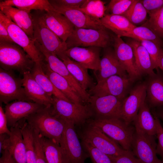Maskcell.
Returning a JSON list of instances; mask_svg holds the SVG:
<instances>
[{"label": "cell", "instance_id": "6da1fadb", "mask_svg": "<svg viewBox=\"0 0 163 163\" xmlns=\"http://www.w3.org/2000/svg\"><path fill=\"white\" fill-rule=\"evenodd\" d=\"M51 107H44L25 119L27 123L42 136L59 145L66 122L53 113Z\"/></svg>", "mask_w": 163, "mask_h": 163}, {"label": "cell", "instance_id": "7a4b0ae2", "mask_svg": "<svg viewBox=\"0 0 163 163\" xmlns=\"http://www.w3.org/2000/svg\"><path fill=\"white\" fill-rule=\"evenodd\" d=\"M106 28L100 30L75 28L66 42L67 49L96 46L103 49L113 44L114 36Z\"/></svg>", "mask_w": 163, "mask_h": 163}, {"label": "cell", "instance_id": "3957f363", "mask_svg": "<svg viewBox=\"0 0 163 163\" xmlns=\"http://www.w3.org/2000/svg\"><path fill=\"white\" fill-rule=\"evenodd\" d=\"M89 124L98 128L124 150H131L135 129L130 125L126 124L121 119L117 118L96 119L90 121Z\"/></svg>", "mask_w": 163, "mask_h": 163}, {"label": "cell", "instance_id": "277c9868", "mask_svg": "<svg viewBox=\"0 0 163 163\" xmlns=\"http://www.w3.org/2000/svg\"><path fill=\"white\" fill-rule=\"evenodd\" d=\"M35 62L24 50L15 43H0V68L23 74L31 72Z\"/></svg>", "mask_w": 163, "mask_h": 163}, {"label": "cell", "instance_id": "5b68a950", "mask_svg": "<svg viewBox=\"0 0 163 163\" xmlns=\"http://www.w3.org/2000/svg\"><path fill=\"white\" fill-rule=\"evenodd\" d=\"M52 97L53 113L65 122L82 125L94 113L90 105L73 103L53 96Z\"/></svg>", "mask_w": 163, "mask_h": 163}, {"label": "cell", "instance_id": "8992f818", "mask_svg": "<svg viewBox=\"0 0 163 163\" xmlns=\"http://www.w3.org/2000/svg\"><path fill=\"white\" fill-rule=\"evenodd\" d=\"M75 125L66 122L59 142L63 163H85L89 155L80 142Z\"/></svg>", "mask_w": 163, "mask_h": 163}, {"label": "cell", "instance_id": "52a82bcc", "mask_svg": "<svg viewBox=\"0 0 163 163\" xmlns=\"http://www.w3.org/2000/svg\"><path fill=\"white\" fill-rule=\"evenodd\" d=\"M32 14L35 41L57 56L67 49L66 42L61 40L44 23L41 11Z\"/></svg>", "mask_w": 163, "mask_h": 163}, {"label": "cell", "instance_id": "ba28073f", "mask_svg": "<svg viewBox=\"0 0 163 163\" xmlns=\"http://www.w3.org/2000/svg\"><path fill=\"white\" fill-rule=\"evenodd\" d=\"M14 100L31 101L26 95L22 79L16 76L13 71L0 68V103L6 104Z\"/></svg>", "mask_w": 163, "mask_h": 163}, {"label": "cell", "instance_id": "9c48e42d", "mask_svg": "<svg viewBox=\"0 0 163 163\" xmlns=\"http://www.w3.org/2000/svg\"><path fill=\"white\" fill-rule=\"evenodd\" d=\"M85 142L110 157H117L123 154L124 150L118 143L97 127L89 124L81 134Z\"/></svg>", "mask_w": 163, "mask_h": 163}, {"label": "cell", "instance_id": "30bf717a", "mask_svg": "<svg viewBox=\"0 0 163 163\" xmlns=\"http://www.w3.org/2000/svg\"><path fill=\"white\" fill-rule=\"evenodd\" d=\"M0 21L4 24L13 41L21 47L35 63H40L44 57L36 47L34 40L30 38L1 11Z\"/></svg>", "mask_w": 163, "mask_h": 163}, {"label": "cell", "instance_id": "8fae6325", "mask_svg": "<svg viewBox=\"0 0 163 163\" xmlns=\"http://www.w3.org/2000/svg\"><path fill=\"white\" fill-rule=\"evenodd\" d=\"M35 45L42 53L44 60L50 69L64 78L74 91L81 98L84 102H88L90 95L84 90L68 70L63 61L55 54L48 51L42 46L35 42Z\"/></svg>", "mask_w": 163, "mask_h": 163}, {"label": "cell", "instance_id": "7c38bea8", "mask_svg": "<svg viewBox=\"0 0 163 163\" xmlns=\"http://www.w3.org/2000/svg\"><path fill=\"white\" fill-rule=\"evenodd\" d=\"M132 82L129 77L114 75L97 82L95 85L90 88L89 92L92 95L98 97L112 95L123 100Z\"/></svg>", "mask_w": 163, "mask_h": 163}, {"label": "cell", "instance_id": "4fadbf2b", "mask_svg": "<svg viewBox=\"0 0 163 163\" xmlns=\"http://www.w3.org/2000/svg\"><path fill=\"white\" fill-rule=\"evenodd\" d=\"M157 144L155 137L135 131L131 150L141 163H161L157 156Z\"/></svg>", "mask_w": 163, "mask_h": 163}, {"label": "cell", "instance_id": "5bb4252c", "mask_svg": "<svg viewBox=\"0 0 163 163\" xmlns=\"http://www.w3.org/2000/svg\"><path fill=\"white\" fill-rule=\"evenodd\" d=\"M146 96L145 83L134 87L129 95L123 100L121 110L120 119L127 125L133 122L139 110L145 101Z\"/></svg>", "mask_w": 163, "mask_h": 163}, {"label": "cell", "instance_id": "9a60e30c", "mask_svg": "<svg viewBox=\"0 0 163 163\" xmlns=\"http://www.w3.org/2000/svg\"><path fill=\"white\" fill-rule=\"evenodd\" d=\"M123 100L112 95L98 97L90 96L88 101L96 119H120Z\"/></svg>", "mask_w": 163, "mask_h": 163}, {"label": "cell", "instance_id": "2e32d148", "mask_svg": "<svg viewBox=\"0 0 163 163\" xmlns=\"http://www.w3.org/2000/svg\"><path fill=\"white\" fill-rule=\"evenodd\" d=\"M113 45L116 57L131 82L139 78L142 75L136 68L133 51L131 46L116 35L114 36Z\"/></svg>", "mask_w": 163, "mask_h": 163}, {"label": "cell", "instance_id": "e0dca14e", "mask_svg": "<svg viewBox=\"0 0 163 163\" xmlns=\"http://www.w3.org/2000/svg\"><path fill=\"white\" fill-rule=\"evenodd\" d=\"M101 48L93 46L76 47L67 49L65 53L85 68L96 72L100 68Z\"/></svg>", "mask_w": 163, "mask_h": 163}, {"label": "cell", "instance_id": "ac0fdd59", "mask_svg": "<svg viewBox=\"0 0 163 163\" xmlns=\"http://www.w3.org/2000/svg\"><path fill=\"white\" fill-rule=\"evenodd\" d=\"M45 107L31 101H16L6 104L5 112L8 127L14 126L21 120L33 114Z\"/></svg>", "mask_w": 163, "mask_h": 163}, {"label": "cell", "instance_id": "d6986e66", "mask_svg": "<svg viewBox=\"0 0 163 163\" xmlns=\"http://www.w3.org/2000/svg\"><path fill=\"white\" fill-rule=\"evenodd\" d=\"M43 12L41 11V16L46 25L66 42L74 30V26L65 16L56 11Z\"/></svg>", "mask_w": 163, "mask_h": 163}, {"label": "cell", "instance_id": "ffe728a7", "mask_svg": "<svg viewBox=\"0 0 163 163\" xmlns=\"http://www.w3.org/2000/svg\"><path fill=\"white\" fill-rule=\"evenodd\" d=\"M9 129L11 134L3 144L2 152L7 150L16 163H27L26 147L19 122Z\"/></svg>", "mask_w": 163, "mask_h": 163}, {"label": "cell", "instance_id": "44dd1931", "mask_svg": "<svg viewBox=\"0 0 163 163\" xmlns=\"http://www.w3.org/2000/svg\"><path fill=\"white\" fill-rule=\"evenodd\" d=\"M98 71L96 75L97 82L115 75L129 77L117 59L114 50L110 46L104 49L100 69Z\"/></svg>", "mask_w": 163, "mask_h": 163}, {"label": "cell", "instance_id": "7402d4cb", "mask_svg": "<svg viewBox=\"0 0 163 163\" xmlns=\"http://www.w3.org/2000/svg\"><path fill=\"white\" fill-rule=\"evenodd\" d=\"M52 5L56 11L65 16L75 28L98 30L105 28L100 20L91 18L75 8Z\"/></svg>", "mask_w": 163, "mask_h": 163}, {"label": "cell", "instance_id": "603a6c76", "mask_svg": "<svg viewBox=\"0 0 163 163\" xmlns=\"http://www.w3.org/2000/svg\"><path fill=\"white\" fill-rule=\"evenodd\" d=\"M23 75V85L29 100L47 107H51L52 96L48 94L36 82L30 72H25Z\"/></svg>", "mask_w": 163, "mask_h": 163}, {"label": "cell", "instance_id": "cb8c5ba5", "mask_svg": "<svg viewBox=\"0 0 163 163\" xmlns=\"http://www.w3.org/2000/svg\"><path fill=\"white\" fill-rule=\"evenodd\" d=\"M42 69L55 86L73 103L83 104L84 102L80 96L73 90L67 81L63 77L52 71L44 60L40 62Z\"/></svg>", "mask_w": 163, "mask_h": 163}, {"label": "cell", "instance_id": "d4e9b609", "mask_svg": "<svg viewBox=\"0 0 163 163\" xmlns=\"http://www.w3.org/2000/svg\"><path fill=\"white\" fill-rule=\"evenodd\" d=\"M0 11L24 30L30 38L34 39L33 20L30 11L11 6L0 7Z\"/></svg>", "mask_w": 163, "mask_h": 163}, {"label": "cell", "instance_id": "484cf974", "mask_svg": "<svg viewBox=\"0 0 163 163\" xmlns=\"http://www.w3.org/2000/svg\"><path fill=\"white\" fill-rule=\"evenodd\" d=\"M146 86L145 101L149 107L163 106V76L159 73L149 76Z\"/></svg>", "mask_w": 163, "mask_h": 163}, {"label": "cell", "instance_id": "4316f807", "mask_svg": "<svg viewBox=\"0 0 163 163\" xmlns=\"http://www.w3.org/2000/svg\"><path fill=\"white\" fill-rule=\"evenodd\" d=\"M133 122L136 131L156 137L157 126L155 119L152 115L146 101L140 107Z\"/></svg>", "mask_w": 163, "mask_h": 163}, {"label": "cell", "instance_id": "83f0119b", "mask_svg": "<svg viewBox=\"0 0 163 163\" xmlns=\"http://www.w3.org/2000/svg\"><path fill=\"white\" fill-rule=\"evenodd\" d=\"M127 43L133 49L136 65L141 75L146 74L150 76L154 74L155 68L150 55L145 47L139 41L132 39Z\"/></svg>", "mask_w": 163, "mask_h": 163}, {"label": "cell", "instance_id": "f1b7e54d", "mask_svg": "<svg viewBox=\"0 0 163 163\" xmlns=\"http://www.w3.org/2000/svg\"><path fill=\"white\" fill-rule=\"evenodd\" d=\"M102 25L118 37H126L136 26L123 15L106 14L100 19Z\"/></svg>", "mask_w": 163, "mask_h": 163}, {"label": "cell", "instance_id": "f546056e", "mask_svg": "<svg viewBox=\"0 0 163 163\" xmlns=\"http://www.w3.org/2000/svg\"><path fill=\"white\" fill-rule=\"evenodd\" d=\"M66 65L69 71L85 90L94 86L93 82L89 75L88 69L78 62L71 60L65 53L57 56Z\"/></svg>", "mask_w": 163, "mask_h": 163}, {"label": "cell", "instance_id": "4dcf8cb0", "mask_svg": "<svg viewBox=\"0 0 163 163\" xmlns=\"http://www.w3.org/2000/svg\"><path fill=\"white\" fill-rule=\"evenodd\" d=\"M30 73L34 79L49 95L71 102L53 85L43 71L40 63H35Z\"/></svg>", "mask_w": 163, "mask_h": 163}, {"label": "cell", "instance_id": "1f68e13d", "mask_svg": "<svg viewBox=\"0 0 163 163\" xmlns=\"http://www.w3.org/2000/svg\"><path fill=\"white\" fill-rule=\"evenodd\" d=\"M15 7L16 8L30 11L34 10L41 11H55L47 0H5L0 2V7Z\"/></svg>", "mask_w": 163, "mask_h": 163}, {"label": "cell", "instance_id": "d6a6232c", "mask_svg": "<svg viewBox=\"0 0 163 163\" xmlns=\"http://www.w3.org/2000/svg\"><path fill=\"white\" fill-rule=\"evenodd\" d=\"M40 135L43 149L47 163H63L59 145Z\"/></svg>", "mask_w": 163, "mask_h": 163}, {"label": "cell", "instance_id": "836d02e7", "mask_svg": "<svg viewBox=\"0 0 163 163\" xmlns=\"http://www.w3.org/2000/svg\"><path fill=\"white\" fill-rule=\"evenodd\" d=\"M126 37L139 41L142 40L152 41L161 47L163 46L162 39L150 28L143 24L140 26H136L128 33Z\"/></svg>", "mask_w": 163, "mask_h": 163}, {"label": "cell", "instance_id": "e575fe53", "mask_svg": "<svg viewBox=\"0 0 163 163\" xmlns=\"http://www.w3.org/2000/svg\"><path fill=\"white\" fill-rule=\"evenodd\" d=\"M105 4L100 0H86L80 7L75 9L91 18L100 20L105 14L107 6Z\"/></svg>", "mask_w": 163, "mask_h": 163}, {"label": "cell", "instance_id": "d590c367", "mask_svg": "<svg viewBox=\"0 0 163 163\" xmlns=\"http://www.w3.org/2000/svg\"><path fill=\"white\" fill-rule=\"evenodd\" d=\"M148 12L139 0H135L127 11L123 15L136 26L147 19Z\"/></svg>", "mask_w": 163, "mask_h": 163}, {"label": "cell", "instance_id": "8d00e7d4", "mask_svg": "<svg viewBox=\"0 0 163 163\" xmlns=\"http://www.w3.org/2000/svg\"><path fill=\"white\" fill-rule=\"evenodd\" d=\"M149 19L143 24L163 39V6L148 12Z\"/></svg>", "mask_w": 163, "mask_h": 163}, {"label": "cell", "instance_id": "74e56055", "mask_svg": "<svg viewBox=\"0 0 163 163\" xmlns=\"http://www.w3.org/2000/svg\"><path fill=\"white\" fill-rule=\"evenodd\" d=\"M135 1V0H111L106 6L105 14L123 15Z\"/></svg>", "mask_w": 163, "mask_h": 163}, {"label": "cell", "instance_id": "f35d334b", "mask_svg": "<svg viewBox=\"0 0 163 163\" xmlns=\"http://www.w3.org/2000/svg\"><path fill=\"white\" fill-rule=\"evenodd\" d=\"M82 144L92 163H113L107 155L85 142L82 141Z\"/></svg>", "mask_w": 163, "mask_h": 163}, {"label": "cell", "instance_id": "ab89813d", "mask_svg": "<svg viewBox=\"0 0 163 163\" xmlns=\"http://www.w3.org/2000/svg\"><path fill=\"white\" fill-rule=\"evenodd\" d=\"M145 47L151 57L154 67L158 68L159 59L163 51L161 47L152 41L142 40L139 41Z\"/></svg>", "mask_w": 163, "mask_h": 163}, {"label": "cell", "instance_id": "60d3db41", "mask_svg": "<svg viewBox=\"0 0 163 163\" xmlns=\"http://www.w3.org/2000/svg\"><path fill=\"white\" fill-rule=\"evenodd\" d=\"M33 135L37 163H47L42 144L40 134L37 130L33 129Z\"/></svg>", "mask_w": 163, "mask_h": 163}, {"label": "cell", "instance_id": "b9f144b4", "mask_svg": "<svg viewBox=\"0 0 163 163\" xmlns=\"http://www.w3.org/2000/svg\"><path fill=\"white\" fill-rule=\"evenodd\" d=\"M109 157L113 163H141L131 150H126L119 156Z\"/></svg>", "mask_w": 163, "mask_h": 163}, {"label": "cell", "instance_id": "7bdbcfd3", "mask_svg": "<svg viewBox=\"0 0 163 163\" xmlns=\"http://www.w3.org/2000/svg\"><path fill=\"white\" fill-rule=\"evenodd\" d=\"M155 117L157 126L156 137L158 142L157 144L156 152L163 160V127L161 125L159 119L155 115Z\"/></svg>", "mask_w": 163, "mask_h": 163}, {"label": "cell", "instance_id": "ee69618b", "mask_svg": "<svg viewBox=\"0 0 163 163\" xmlns=\"http://www.w3.org/2000/svg\"><path fill=\"white\" fill-rule=\"evenodd\" d=\"M86 0H49L52 5L63 7L78 8L85 2Z\"/></svg>", "mask_w": 163, "mask_h": 163}, {"label": "cell", "instance_id": "f6af8a7d", "mask_svg": "<svg viewBox=\"0 0 163 163\" xmlns=\"http://www.w3.org/2000/svg\"><path fill=\"white\" fill-rule=\"evenodd\" d=\"M140 2L148 12L163 6V0H142Z\"/></svg>", "mask_w": 163, "mask_h": 163}, {"label": "cell", "instance_id": "bcb514c9", "mask_svg": "<svg viewBox=\"0 0 163 163\" xmlns=\"http://www.w3.org/2000/svg\"><path fill=\"white\" fill-rule=\"evenodd\" d=\"M6 133L9 135L11 134L8 128L7 120L5 111L2 106H0V134Z\"/></svg>", "mask_w": 163, "mask_h": 163}, {"label": "cell", "instance_id": "7dc6e473", "mask_svg": "<svg viewBox=\"0 0 163 163\" xmlns=\"http://www.w3.org/2000/svg\"><path fill=\"white\" fill-rule=\"evenodd\" d=\"M0 43H15L11 38L3 23L0 21Z\"/></svg>", "mask_w": 163, "mask_h": 163}, {"label": "cell", "instance_id": "c3c4849f", "mask_svg": "<svg viewBox=\"0 0 163 163\" xmlns=\"http://www.w3.org/2000/svg\"><path fill=\"white\" fill-rule=\"evenodd\" d=\"M1 153L0 163H16L7 150H3Z\"/></svg>", "mask_w": 163, "mask_h": 163}, {"label": "cell", "instance_id": "681fc988", "mask_svg": "<svg viewBox=\"0 0 163 163\" xmlns=\"http://www.w3.org/2000/svg\"><path fill=\"white\" fill-rule=\"evenodd\" d=\"M157 108L155 115L163 122V106Z\"/></svg>", "mask_w": 163, "mask_h": 163}, {"label": "cell", "instance_id": "f907efd6", "mask_svg": "<svg viewBox=\"0 0 163 163\" xmlns=\"http://www.w3.org/2000/svg\"><path fill=\"white\" fill-rule=\"evenodd\" d=\"M9 135L6 133L0 134V152L1 153L2 152V148L3 144L5 139L8 138Z\"/></svg>", "mask_w": 163, "mask_h": 163}, {"label": "cell", "instance_id": "816d5d0a", "mask_svg": "<svg viewBox=\"0 0 163 163\" xmlns=\"http://www.w3.org/2000/svg\"><path fill=\"white\" fill-rule=\"evenodd\" d=\"M159 68L163 71V51L159 59L158 64Z\"/></svg>", "mask_w": 163, "mask_h": 163}, {"label": "cell", "instance_id": "f5cc1de1", "mask_svg": "<svg viewBox=\"0 0 163 163\" xmlns=\"http://www.w3.org/2000/svg\"><path fill=\"white\" fill-rule=\"evenodd\" d=\"M161 163H163V160L161 159Z\"/></svg>", "mask_w": 163, "mask_h": 163}]
</instances>
